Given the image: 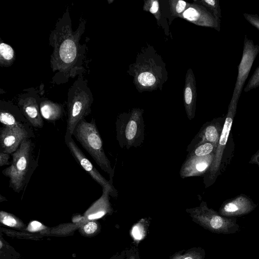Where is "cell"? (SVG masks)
Returning <instances> with one entry per match:
<instances>
[{
    "mask_svg": "<svg viewBox=\"0 0 259 259\" xmlns=\"http://www.w3.org/2000/svg\"><path fill=\"white\" fill-rule=\"evenodd\" d=\"M0 221L10 227L21 228L24 226L22 222L13 214L2 210L0 212Z\"/></svg>",
    "mask_w": 259,
    "mask_h": 259,
    "instance_id": "cell-26",
    "label": "cell"
},
{
    "mask_svg": "<svg viewBox=\"0 0 259 259\" xmlns=\"http://www.w3.org/2000/svg\"><path fill=\"white\" fill-rule=\"evenodd\" d=\"M258 87H259V66L257 67L250 77L246 87L244 89V92H248Z\"/></svg>",
    "mask_w": 259,
    "mask_h": 259,
    "instance_id": "cell-28",
    "label": "cell"
},
{
    "mask_svg": "<svg viewBox=\"0 0 259 259\" xmlns=\"http://www.w3.org/2000/svg\"><path fill=\"white\" fill-rule=\"evenodd\" d=\"M71 136L65 135V143L76 162L102 187V189H108L110 192L111 196L114 197H117L118 192L112 185V181H107L99 173L76 145Z\"/></svg>",
    "mask_w": 259,
    "mask_h": 259,
    "instance_id": "cell-9",
    "label": "cell"
},
{
    "mask_svg": "<svg viewBox=\"0 0 259 259\" xmlns=\"http://www.w3.org/2000/svg\"><path fill=\"white\" fill-rule=\"evenodd\" d=\"M253 202L245 195L226 201L220 208L219 214L224 217H235L247 214L254 209Z\"/></svg>",
    "mask_w": 259,
    "mask_h": 259,
    "instance_id": "cell-16",
    "label": "cell"
},
{
    "mask_svg": "<svg viewBox=\"0 0 259 259\" xmlns=\"http://www.w3.org/2000/svg\"><path fill=\"white\" fill-rule=\"evenodd\" d=\"M109 195H110L109 190L107 188H103L101 196L84 212V217L87 220L94 221L99 219L112 212V208L109 201Z\"/></svg>",
    "mask_w": 259,
    "mask_h": 259,
    "instance_id": "cell-18",
    "label": "cell"
},
{
    "mask_svg": "<svg viewBox=\"0 0 259 259\" xmlns=\"http://www.w3.org/2000/svg\"><path fill=\"white\" fill-rule=\"evenodd\" d=\"M214 153L205 156H187L180 170V177H198L207 172L212 163Z\"/></svg>",
    "mask_w": 259,
    "mask_h": 259,
    "instance_id": "cell-13",
    "label": "cell"
},
{
    "mask_svg": "<svg viewBox=\"0 0 259 259\" xmlns=\"http://www.w3.org/2000/svg\"><path fill=\"white\" fill-rule=\"evenodd\" d=\"M72 135L100 167L109 175L110 180L112 181L114 170L105 153L102 140L94 119L90 122L82 119L76 126Z\"/></svg>",
    "mask_w": 259,
    "mask_h": 259,
    "instance_id": "cell-4",
    "label": "cell"
},
{
    "mask_svg": "<svg viewBox=\"0 0 259 259\" xmlns=\"http://www.w3.org/2000/svg\"><path fill=\"white\" fill-rule=\"evenodd\" d=\"M217 147L210 143L206 142L202 143L190 152L188 153L187 156H205L212 153H215Z\"/></svg>",
    "mask_w": 259,
    "mask_h": 259,
    "instance_id": "cell-25",
    "label": "cell"
},
{
    "mask_svg": "<svg viewBox=\"0 0 259 259\" xmlns=\"http://www.w3.org/2000/svg\"><path fill=\"white\" fill-rule=\"evenodd\" d=\"M10 158L9 154L1 152L0 153V166L9 164V159Z\"/></svg>",
    "mask_w": 259,
    "mask_h": 259,
    "instance_id": "cell-32",
    "label": "cell"
},
{
    "mask_svg": "<svg viewBox=\"0 0 259 259\" xmlns=\"http://www.w3.org/2000/svg\"><path fill=\"white\" fill-rule=\"evenodd\" d=\"M186 212L193 222L204 229L216 233L228 234L237 230L238 225L234 219L225 218L212 209L207 207L202 201L200 205L187 208Z\"/></svg>",
    "mask_w": 259,
    "mask_h": 259,
    "instance_id": "cell-6",
    "label": "cell"
},
{
    "mask_svg": "<svg viewBox=\"0 0 259 259\" xmlns=\"http://www.w3.org/2000/svg\"><path fill=\"white\" fill-rule=\"evenodd\" d=\"M94 97L83 75H79L67 93L66 135L72 136L78 124L91 111Z\"/></svg>",
    "mask_w": 259,
    "mask_h": 259,
    "instance_id": "cell-3",
    "label": "cell"
},
{
    "mask_svg": "<svg viewBox=\"0 0 259 259\" xmlns=\"http://www.w3.org/2000/svg\"><path fill=\"white\" fill-rule=\"evenodd\" d=\"M259 53V45L245 35L243 40V53L238 67V75L231 102H238L243 87L250 73L253 63Z\"/></svg>",
    "mask_w": 259,
    "mask_h": 259,
    "instance_id": "cell-8",
    "label": "cell"
},
{
    "mask_svg": "<svg viewBox=\"0 0 259 259\" xmlns=\"http://www.w3.org/2000/svg\"><path fill=\"white\" fill-rule=\"evenodd\" d=\"M222 128L216 120L206 123L187 146L189 153L199 145L208 142L217 147Z\"/></svg>",
    "mask_w": 259,
    "mask_h": 259,
    "instance_id": "cell-15",
    "label": "cell"
},
{
    "mask_svg": "<svg viewBox=\"0 0 259 259\" xmlns=\"http://www.w3.org/2000/svg\"><path fill=\"white\" fill-rule=\"evenodd\" d=\"M196 79L191 68L186 72L183 91L184 105L189 120L194 118L196 111L197 90Z\"/></svg>",
    "mask_w": 259,
    "mask_h": 259,
    "instance_id": "cell-17",
    "label": "cell"
},
{
    "mask_svg": "<svg viewBox=\"0 0 259 259\" xmlns=\"http://www.w3.org/2000/svg\"><path fill=\"white\" fill-rule=\"evenodd\" d=\"M127 73L139 93L161 90L168 79L166 64L154 48L147 45L142 48L135 62L129 65Z\"/></svg>",
    "mask_w": 259,
    "mask_h": 259,
    "instance_id": "cell-2",
    "label": "cell"
},
{
    "mask_svg": "<svg viewBox=\"0 0 259 259\" xmlns=\"http://www.w3.org/2000/svg\"><path fill=\"white\" fill-rule=\"evenodd\" d=\"M204 251L200 247H193L187 250L177 252L169 259H204Z\"/></svg>",
    "mask_w": 259,
    "mask_h": 259,
    "instance_id": "cell-21",
    "label": "cell"
},
{
    "mask_svg": "<svg viewBox=\"0 0 259 259\" xmlns=\"http://www.w3.org/2000/svg\"><path fill=\"white\" fill-rule=\"evenodd\" d=\"M238 103L230 102L225 120L221 131L219 141L215 150L213 160L207 172V177L205 178V182H212L216 178L219 171L229 135L231 129L234 118L236 114Z\"/></svg>",
    "mask_w": 259,
    "mask_h": 259,
    "instance_id": "cell-10",
    "label": "cell"
},
{
    "mask_svg": "<svg viewBox=\"0 0 259 259\" xmlns=\"http://www.w3.org/2000/svg\"><path fill=\"white\" fill-rule=\"evenodd\" d=\"M144 110L134 108L119 114L116 121V139L121 148H137L145 139Z\"/></svg>",
    "mask_w": 259,
    "mask_h": 259,
    "instance_id": "cell-5",
    "label": "cell"
},
{
    "mask_svg": "<svg viewBox=\"0 0 259 259\" xmlns=\"http://www.w3.org/2000/svg\"><path fill=\"white\" fill-rule=\"evenodd\" d=\"M180 18L198 26L220 31V22L205 7L193 3L183 13Z\"/></svg>",
    "mask_w": 259,
    "mask_h": 259,
    "instance_id": "cell-12",
    "label": "cell"
},
{
    "mask_svg": "<svg viewBox=\"0 0 259 259\" xmlns=\"http://www.w3.org/2000/svg\"><path fill=\"white\" fill-rule=\"evenodd\" d=\"M46 228V226L42 225L41 223L36 221H33L29 224L27 227V230L29 232H36L43 230Z\"/></svg>",
    "mask_w": 259,
    "mask_h": 259,
    "instance_id": "cell-31",
    "label": "cell"
},
{
    "mask_svg": "<svg viewBox=\"0 0 259 259\" xmlns=\"http://www.w3.org/2000/svg\"><path fill=\"white\" fill-rule=\"evenodd\" d=\"M249 163H255L259 166V150L253 155Z\"/></svg>",
    "mask_w": 259,
    "mask_h": 259,
    "instance_id": "cell-33",
    "label": "cell"
},
{
    "mask_svg": "<svg viewBox=\"0 0 259 259\" xmlns=\"http://www.w3.org/2000/svg\"><path fill=\"white\" fill-rule=\"evenodd\" d=\"M193 2L205 7L221 22L222 15L219 0H194Z\"/></svg>",
    "mask_w": 259,
    "mask_h": 259,
    "instance_id": "cell-23",
    "label": "cell"
},
{
    "mask_svg": "<svg viewBox=\"0 0 259 259\" xmlns=\"http://www.w3.org/2000/svg\"><path fill=\"white\" fill-rule=\"evenodd\" d=\"M243 16L251 25L259 30V16L257 14L244 13Z\"/></svg>",
    "mask_w": 259,
    "mask_h": 259,
    "instance_id": "cell-30",
    "label": "cell"
},
{
    "mask_svg": "<svg viewBox=\"0 0 259 259\" xmlns=\"http://www.w3.org/2000/svg\"><path fill=\"white\" fill-rule=\"evenodd\" d=\"M143 10L150 12L155 17L158 25L161 26V12L159 1L157 0H147L144 2Z\"/></svg>",
    "mask_w": 259,
    "mask_h": 259,
    "instance_id": "cell-24",
    "label": "cell"
},
{
    "mask_svg": "<svg viewBox=\"0 0 259 259\" xmlns=\"http://www.w3.org/2000/svg\"><path fill=\"white\" fill-rule=\"evenodd\" d=\"M0 121L4 126H14L21 124L16 120L13 114L2 107L0 112Z\"/></svg>",
    "mask_w": 259,
    "mask_h": 259,
    "instance_id": "cell-27",
    "label": "cell"
},
{
    "mask_svg": "<svg viewBox=\"0 0 259 259\" xmlns=\"http://www.w3.org/2000/svg\"><path fill=\"white\" fill-rule=\"evenodd\" d=\"M126 259H137L136 257V255L134 254H131L128 255V257Z\"/></svg>",
    "mask_w": 259,
    "mask_h": 259,
    "instance_id": "cell-34",
    "label": "cell"
},
{
    "mask_svg": "<svg viewBox=\"0 0 259 259\" xmlns=\"http://www.w3.org/2000/svg\"><path fill=\"white\" fill-rule=\"evenodd\" d=\"M2 241H1V248H2Z\"/></svg>",
    "mask_w": 259,
    "mask_h": 259,
    "instance_id": "cell-35",
    "label": "cell"
},
{
    "mask_svg": "<svg viewBox=\"0 0 259 259\" xmlns=\"http://www.w3.org/2000/svg\"><path fill=\"white\" fill-rule=\"evenodd\" d=\"M41 97L34 88L25 89L18 95V107L27 119L34 126L41 127L43 125L39 109Z\"/></svg>",
    "mask_w": 259,
    "mask_h": 259,
    "instance_id": "cell-11",
    "label": "cell"
},
{
    "mask_svg": "<svg viewBox=\"0 0 259 259\" xmlns=\"http://www.w3.org/2000/svg\"><path fill=\"white\" fill-rule=\"evenodd\" d=\"M30 150V143L25 139L13 153L11 165L2 171L10 178V186L16 192L20 191L23 186L29 164Z\"/></svg>",
    "mask_w": 259,
    "mask_h": 259,
    "instance_id": "cell-7",
    "label": "cell"
},
{
    "mask_svg": "<svg viewBox=\"0 0 259 259\" xmlns=\"http://www.w3.org/2000/svg\"><path fill=\"white\" fill-rule=\"evenodd\" d=\"M16 59V54L13 48L6 42L0 44V66L8 67L12 66Z\"/></svg>",
    "mask_w": 259,
    "mask_h": 259,
    "instance_id": "cell-20",
    "label": "cell"
},
{
    "mask_svg": "<svg viewBox=\"0 0 259 259\" xmlns=\"http://www.w3.org/2000/svg\"><path fill=\"white\" fill-rule=\"evenodd\" d=\"M27 137V133L21 124L14 126L3 127L0 135L3 152L8 154L14 153Z\"/></svg>",
    "mask_w": 259,
    "mask_h": 259,
    "instance_id": "cell-14",
    "label": "cell"
},
{
    "mask_svg": "<svg viewBox=\"0 0 259 259\" xmlns=\"http://www.w3.org/2000/svg\"><path fill=\"white\" fill-rule=\"evenodd\" d=\"M87 20L81 17L78 26L73 30L69 10L60 17L49 36V44L53 49L50 56V66L54 76L52 82L60 85L70 78L83 75V64L87 45L80 44L85 32Z\"/></svg>",
    "mask_w": 259,
    "mask_h": 259,
    "instance_id": "cell-1",
    "label": "cell"
},
{
    "mask_svg": "<svg viewBox=\"0 0 259 259\" xmlns=\"http://www.w3.org/2000/svg\"><path fill=\"white\" fill-rule=\"evenodd\" d=\"M170 16L173 19L180 17L183 13L189 7L190 3L181 0L168 1Z\"/></svg>",
    "mask_w": 259,
    "mask_h": 259,
    "instance_id": "cell-22",
    "label": "cell"
},
{
    "mask_svg": "<svg viewBox=\"0 0 259 259\" xmlns=\"http://www.w3.org/2000/svg\"><path fill=\"white\" fill-rule=\"evenodd\" d=\"M83 225L82 231L87 235L93 234L98 229V224L94 221H89Z\"/></svg>",
    "mask_w": 259,
    "mask_h": 259,
    "instance_id": "cell-29",
    "label": "cell"
},
{
    "mask_svg": "<svg viewBox=\"0 0 259 259\" xmlns=\"http://www.w3.org/2000/svg\"><path fill=\"white\" fill-rule=\"evenodd\" d=\"M39 109L42 117L49 121H54L60 118L63 113V105L41 97Z\"/></svg>",
    "mask_w": 259,
    "mask_h": 259,
    "instance_id": "cell-19",
    "label": "cell"
}]
</instances>
